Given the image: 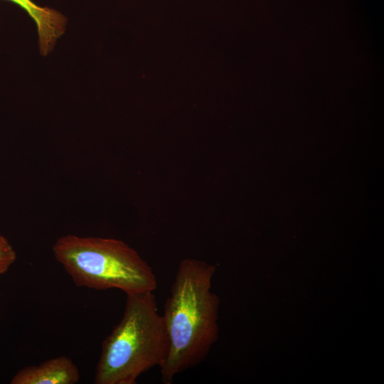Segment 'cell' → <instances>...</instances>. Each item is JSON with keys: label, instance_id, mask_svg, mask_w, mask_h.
Returning a JSON list of instances; mask_svg holds the SVG:
<instances>
[{"label": "cell", "instance_id": "1", "mask_svg": "<svg viewBox=\"0 0 384 384\" xmlns=\"http://www.w3.org/2000/svg\"><path fill=\"white\" fill-rule=\"evenodd\" d=\"M215 272V266L196 259L178 265L162 314L169 339L160 366L165 384L203 362L217 340L219 299L211 291Z\"/></svg>", "mask_w": 384, "mask_h": 384}, {"label": "cell", "instance_id": "2", "mask_svg": "<svg viewBox=\"0 0 384 384\" xmlns=\"http://www.w3.org/2000/svg\"><path fill=\"white\" fill-rule=\"evenodd\" d=\"M168 335L153 292L127 294L123 316L104 339L94 383L135 384L144 372L164 363Z\"/></svg>", "mask_w": 384, "mask_h": 384}, {"label": "cell", "instance_id": "6", "mask_svg": "<svg viewBox=\"0 0 384 384\" xmlns=\"http://www.w3.org/2000/svg\"><path fill=\"white\" fill-rule=\"evenodd\" d=\"M16 253L8 240L0 234V275L4 274L15 262Z\"/></svg>", "mask_w": 384, "mask_h": 384}, {"label": "cell", "instance_id": "3", "mask_svg": "<svg viewBox=\"0 0 384 384\" xmlns=\"http://www.w3.org/2000/svg\"><path fill=\"white\" fill-rule=\"evenodd\" d=\"M56 260L78 287L126 293L153 292L157 280L148 263L122 240L66 235L53 246Z\"/></svg>", "mask_w": 384, "mask_h": 384}, {"label": "cell", "instance_id": "4", "mask_svg": "<svg viewBox=\"0 0 384 384\" xmlns=\"http://www.w3.org/2000/svg\"><path fill=\"white\" fill-rule=\"evenodd\" d=\"M80 372L73 360L61 356L38 365L19 370L11 378V384H75Z\"/></svg>", "mask_w": 384, "mask_h": 384}, {"label": "cell", "instance_id": "5", "mask_svg": "<svg viewBox=\"0 0 384 384\" xmlns=\"http://www.w3.org/2000/svg\"><path fill=\"white\" fill-rule=\"evenodd\" d=\"M23 9L34 21L38 31L40 51L46 55L64 33L66 18L55 9L41 6L32 0H9Z\"/></svg>", "mask_w": 384, "mask_h": 384}]
</instances>
